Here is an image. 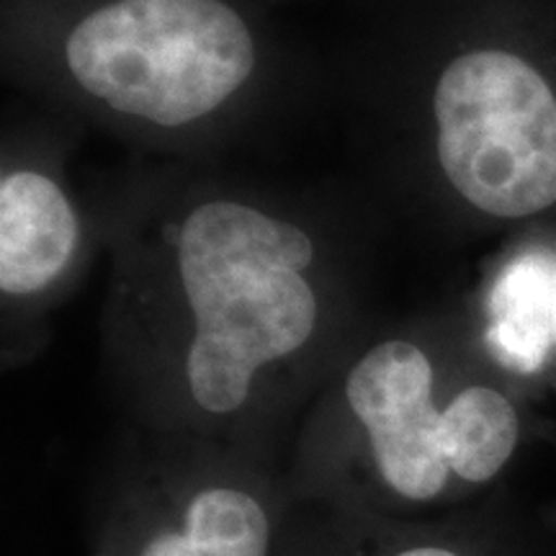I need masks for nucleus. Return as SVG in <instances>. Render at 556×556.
I'll use <instances>...</instances> for the list:
<instances>
[{
	"label": "nucleus",
	"mask_w": 556,
	"mask_h": 556,
	"mask_svg": "<svg viewBox=\"0 0 556 556\" xmlns=\"http://www.w3.org/2000/svg\"><path fill=\"white\" fill-rule=\"evenodd\" d=\"M173 250L178 312L137 343V389L165 433L238 443L319 348L315 238L217 197L180 219Z\"/></svg>",
	"instance_id": "f257e3e1"
},
{
	"label": "nucleus",
	"mask_w": 556,
	"mask_h": 556,
	"mask_svg": "<svg viewBox=\"0 0 556 556\" xmlns=\"http://www.w3.org/2000/svg\"><path fill=\"white\" fill-rule=\"evenodd\" d=\"M523 441L518 402L420 338L392 336L348 364L299 451V503L356 516L441 518L490 486Z\"/></svg>",
	"instance_id": "f03ea898"
},
{
	"label": "nucleus",
	"mask_w": 556,
	"mask_h": 556,
	"mask_svg": "<svg viewBox=\"0 0 556 556\" xmlns=\"http://www.w3.org/2000/svg\"><path fill=\"white\" fill-rule=\"evenodd\" d=\"M255 37L225 0H111L65 39L73 86L111 114L184 129L253 80Z\"/></svg>",
	"instance_id": "7ed1b4c3"
},
{
	"label": "nucleus",
	"mask_w": 556,
	"mask_h": 556,
	"mask_svg": "<svg viewBox=\"0 0 556 556\" xmlns=\"http://www.w3.org/2000/svg\"><path fill=\"white\" fill-rule=\"evenodd\" d=\"M296 507L253 448L168 433L114 479L88 556H281Z\"/></svg>",
	"instance_id": "20e7f679"
},
{
	"label": "nucleus",
	"mask_w": 556,
	"mask_h": 556,
	"mask_svg": "<svg viewBox=\"0 0 556 556\" xmlns=\"http://www.w3.org/2000/svg\"><path fill=\"white\" fill-rule=\"evenodd\" d=\"M435 160L448 189L486 219H533L556 206V86L507 47H471L438 73Z\"/></svg>",
	"instance_id": "39448f33"
},
{
	"label": "nucleus",
	"mask_w": 556,
	"mask_h": 556,
	"mask_svg": "<svg viewBox=\"0 0 556 556\" xmlns=\"http://www.w3.org/2000/svg\"><path fill=\"white\" fill-rule=\"evenodd\" d=\"M78 214L62 186L37 168L0 178V291L5 302H29L73 266Z\"/></svg>",
	"instance_id": "423d86ee"
},
{
	"label": "nucleus",
	"mask_w": 556,
	"mask_h": 556,
	"mask_svg": "<svg viewBox=\"0 0 556 556\" xmlns=\"http://www.w3.org/2000/svg\"><path fill=\"white\" fill-rule=\"evenodd\" d=\"M281 556H486V548L443 518L397 520L299 503Z\"/></svg>",
	"instance_id": "0eeeda50"
},
{
	"label": "nucleus",
	"mask_w": 556,
	"mask_h": 556,
	"mask_svg": "<svg viewBox=\"0 0 556 556\" xmlns=\"http://www.w3.org/2000/svg\"><path fill=\"white\" fill-rule=\"evenodd\" d=\"M497 309L503 336L556 332V253L523 255L497 283Z\"/></svg>",
	"instance_id": "6e6552de"
}]
</instances>
